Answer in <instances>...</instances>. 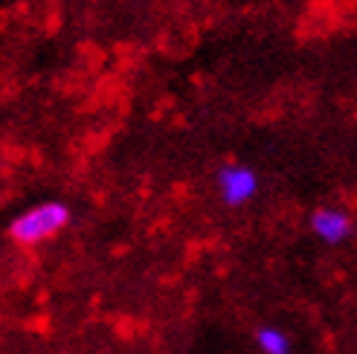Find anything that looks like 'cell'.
Here are the masks:
<instances>
[{
	"mask_svg": "<svg viewBox=\"0 0 357 354\" xmlns=\"http://www.w3.org/2000/svg\"><path fill=\"white\" fill-rule=\"evenodd\" d=\"M308 224H311V233L323 244H331V247L343 244V241H349L354 236L351 215L343 212V209H337V206H317L311 212Z\"/></svg>",
	"mask_w": 357,
	"mask_h": 354,
	"instance_id": "cell-3",
	"label": "cell"
},
{
	"mask_svg": "<svg viewBox=\"0 0 357 354\" xmlns=\"http://www.w3.org/2000/svg\"><path fill=\"white\" fill-rule=\"evenodd\" d=\"M256 346L261 354H291L294 351L291 337L276 325H261L256 331Z\"/></svg>",
	"mask_w": 357,
	"mask_h": 354,
	"instance_id": "cell-4",
	"label": "cell"
},
{
	"mask_svg": "<svg viewBox=\"0 0 357 354\" xmlns=\"http://www.w3.org/2000/svg\"><path fill=\"white\" fill-rule=\"evenodd\" d=\"M67 224H70V206L61 201H44L21 212V215H15L6 226V236L17 247H38L50 238H56Z\"/></svg>",
	"mask_w": 357,
	"mask_h": 354,
	"instance_id": "cell-1",
	"label": "cell"
},
{
	"mask_svg": "<svg viewBox=\"0 0 357 354\" xmlns=\"http://www.w3.org/2000/svg\"><path fill=\"white\" fill-rule=\"evenodd\" d=\"M215 192L227 209H238L259 194V174L247 163H224L215 171Z\"/></svg>",
	"mask_w": 357,
	"mask_h": 354,
	"instance_id": "cell-2",
	"label": "cell"
}]
</instances>
